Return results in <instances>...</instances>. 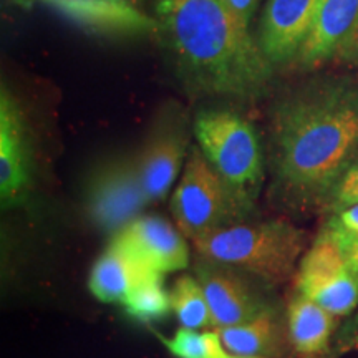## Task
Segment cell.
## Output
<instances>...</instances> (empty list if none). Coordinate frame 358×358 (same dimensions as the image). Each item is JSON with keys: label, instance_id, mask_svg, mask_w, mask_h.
I'll return each instance as SVG.
<instances>
[{"label": "cell", "instance_id": "obj_1", "mask_svg": "<svg viewBox=\"0 0 358 358\" xmlns=\"http://www.w3.org/2000/svg\"><path fill=\"white\" fill-rule=\"evenodd\" d=\"M358 158V92L340 83L308 87L275 103L271 166L285 199L329 201Z\"/></svg>", "mask_w": 358, "mask_h": 358}, {"label": "cell", "instance_id": "obj_2", "mask_svg": "<svg viewBox=\"0 0 358 358\" xmlns=\"http://www.w3.org/2000/svg\"><path fill=\"white\" fill-rule=\"evenodd\" d=\"M158 32L196 95L261 96L272 64L226 0H155Z\"/></svg>", "mask_w": 358, "mask_h": 358}, {"label": "cell", "instance_id": "obj_3", "mask_svg": "<svg viewBox=\"0 0 358 358\" xmlns=\"http://www.w3.org/2000/svg\"><path fill=\"white\" fill-rule=\"evenodd\" d=\"M192 245L199 257L280 284L302 259L306 234L285 221H244L199 237Z\"/></svg>", "mask_w": 358, "mask_h": 358}, {"label": "cell", "instance_id": "obj_4", "mask_svg": "<svg viewBox=\"0 0 358 358\" xmlns=\"http://www.w3.org/2000/svg\"><path fill=\"white\" fill-rule=\"evenodd\" d=\"M192 129L206 159L254 213L264 185V153L252 123L231 110H204Z\"/></svg>", "mask_w": 358, "mask_h": 358}, {"label": "cell", "instance_id": "obj_5", "mask_svg": "<svg viewBox=\"0 0 358 358\" xmlns=\"http://www.w3.org/2000/svg\"><path fill=\"white\" fill-rule=\"evenodd\" d=\"M171 214L186 239L196 241L252 216L211 166L199 146H192L171 196Z\"/></svg>", "mask_w": 358, "mask_h": 358}, {"label": "cell", "instance_id": "obj_6", "mask_svg": "<svg viewBox=\"0 0 358 358\" xmlns=\"http://www.w3.org/2000/svg\"><path fill=\"white\" fill-rule=\"evenodd\" d=\"M150 206L134 156L103 163L88 179L85 209L90 222L113 237Z\"/></svg>", "mask_w": 358, "mask_h": 358}, {"label": "cell", "instance_id": "obj_7", "mask_svg": "<svg viewBox=\"0 0 358 358\" xmlns=\"http://www.w3.org/2000/svg\"><path fill=\"white\" fill-rule=\"evenodd\" d=\"M295 284L299 294L335 317H345L358 306V274L324 229L299 262Z\"/></svg>", "mask_w": 358, "mask_h": 358}, {"label": "cell", "instance_id": "obj_8", "mask_svg": "<svg viewBox=\"0 0 358 358\" xmlns=\"http://www.w3.org/2000/svg\"><path fill=\"white\" fill-rule=\"evenodd\" d=\"M34 189V150L29 120L19 98L0 88V201L3 209L24 206Z\"/></svg>", "mask_w": 358, "mask_h": 358}, {"label": "cell", "instance_id": "obj_9", "mask_svg": "<svg viewBox=\"0 0 358 358\" xmlns=\"http://www.w3.org/2000/svg\"><path fill=\"white\" fill-rule=\"evenodd\" d=\"M194 275L211 310L213 329L243 324L271 307L256 284L248 279L249 274L239 268L199 257L194 264Z\"/></svg>", "mask_w": 358, "mask_h": 358}, {"label": "cell", "instance_id": "obj_10", "mask_svg": "<svg viewBox=\"0 0 358 358\" xmlns=\"http://www.w3.org/2000/svg\"><path fill=\"white\" fill-rule=\"evenodd\" d=\"M134 261L158 274L182 271L189 266V248L178 227L161 216L141 214L111 237Z\"/></svg>", "mask_w": 358, "mask_h": 358}, {"label": "cell", "instance_id": "obj_11", "mask_svg": "<svg viewBox=\"0 0 358 358\" xmlns=\"http://www.w3.org/2000/svg\"><path fill=\"white\" fill-rule=\"evenodd\" d=\"M322 0H267L259 22V47L272 65L294 62L310 32Z\"/></svg>", "mask_w": 358, "mask_h": 358}, {"label": "cell", "instance_id": "obj_12", "mask_svg": "<svg viewBox=\"0 0 358 358\" xmlns=\"http://www.w3.org/2000/svg\"><path fill=\"white\" fill-rule=\"evenodd\" d=\"M45 3L73 24L98 34L143 35L159 29L156 17L140 10L131 0H47Z\"/></svg>", "mask_w": 358, "mask_h": 358}, {"label": "cell", "instance_id": "obj_13", "mask_svg": "<svg viewBox=\"0 0 358 358\" xmlns=\"http://www.w3.org/2000/svg\"><path fill=\"white\" fill-rule=\"evenodd\" d=\"M187 140L182 131L155 134L136 156L138 173L148 203H159L176 185L187 159Z\"/></svg>", "mask_w": 358, "mask_h": 358}, {"label": "cell", "instance_id": "obj_14", "mask_svg": "<svg viewBox=\"0 0 358 358\" xmlns=\"http://www.w3.org/2000/svg\"><path fill=\"white\" fill-rule=\"evenodd\" d=\"M358 20V0H322L306 42L295 57L303 69L335 58Z\"/></svg>", "mask_w": 358, "mask_h": 358}, {"label": "cell", "instance_id": "obj_15", "mask_svg": "<svg viewBox=\"0 0 358 358\" xmlns=\"http://www.w3.org/2000/svg\"><path fill=\"white\" fill-rule=\"evenodd\" d=\"M153 272L134 261L115 241H110L108 248L92 267L88 289L96 301L122 306L134 285Z\"/></svg>", "mask_w": 358, "mask_h": 358}, {"label": "cell", "instance_id": "obj_16", "mask_svg": "<svg viewBox=\"0 0 358 358\" xmlns=\"http://www.w3.org/2000/svg\"><path fill=\"white\" fill-rule=\"evenodd\" d=\"M214 330L221 337L224 348L236 357L280 358L287 337L279 315L272 307L243 324Z\"/></svg>", "mask_w": 358, "mask_h": 358}, {"label": "cell", "instance_id": "obj_17", "mask_svg": "<svg viewBox=\"0 0 358 358\" xmlns=\"http://www.w3.org/2000/svg\"><path fill=\"white\" fill-rule=\"evenodd\" d=\"M337 317L297 292L287 306V340L302 357H315L329 345Z\"/></svg>", "mask_w": 358, "mask_h": 358}, {"label": "cell", "instance_id": "obj_18", "mask_svg": "<svg viewBox=\"0 0 358 358\" xmlns=\"http://www.w3.org/2000/svg\"><path fill=\"white\" fill-rule=\"evenodd\" d=\"M169 299H171V310L181 327L192 330L213 327L211 310L196 275L178 277L169 292Z\"/></svg>", "mask_w": 358, "mask_h": 358}, {"label": "cell", "instance_id": "obj_19", "mask_svg": "<svg viewBox=\"0 0 358 358\" xmlns=\"http://www.w3.org/2000/svg\"><path fill=\"white\" fill-rule=\"evenodd\" d=\"M122 307L140 322L161 320L171 312V299L164 289V275L153 272L146 275L124 299Z\"/></svg>", "mask_w": 358, "mask_h": 358}, {"label": "cell", "instance_id": "obj_20", "mask_svg": "<svg viewBox=\"0 0 358 358\" xmlns=\"http://www.w3.org/2000/svg\"><path fill=\"white\" fill-rule=\"evenodd\" d=\"M161 342L176 358H231L216 330H199L181 327L171 338L161 337Z\"/></svg>", "mask_w": 358, "mask_h": 358}, {"label": "cell", "instance_id": "obj_21", "mask_svg": "<svg viewBox=\"0 0 358 358\" xmlns=\"http://www.w3.org/2000/svg\"><path fill=\"white\" fill-rule=\"evenodd\" d=\"M334 211L347 208V206L358 204V158L348 166L342 178L338 179L337 186L332 191L329 199Z\"/></svg>", "mask_w": 358, "mask_h": 358}, {"label": "cell", "instance_id": "obj_22", "mask_svg": "<svg viewBox=\"0 0 358 358\" xmlns=\"http://www.w3.org/2000/svg\"><path fill=\"white\" fill-rule=\"evenodd\" d=\"M324 231L334 237H358V204L334 211Z\"/></svg>", "mask_w": 358, "mask_h": 358}, {"label": "cell", "instance_id": "obj_23", "mask_svg": "<svg viewBox=\"0 0 358 358\" xmlns=\"http://www.w3.org/2000/svg\"><path fill=\"white\" fill-rule=\"evenodd\" d=\"M226 2L227 6L231 7V10L234 12L237 20H239L245 29H249L250 20L256 15L259 3H261L262 0H226Z\"/></svg>", "mask_w": 358, "mask_h": 358}, {"label": "cell", "instance_id": "obj_24", "mask_svg": "<svg viewBox=\"0 0 358 358\" xmlns=\"http://www.w3.org/2000/svg\"><path fill=\"white\" fill-rule=\"evenodd\" d=\"M327 234H329V232H327ZM330 237L337 243L340 250H342V254L345 256L347 262L350 264L353 271L358 274V237H334V236Z\"/></svg>", "mask_w": 358, "mask_h": 358}, {"label": "cell", "instance_id": "obj_25", "mask_svg": "<svg viewBox=\"0 0 358 358\" xmlns=\"http://www.w3.org/2000/svg\"><path fill=\"white\" fill-rule=\"evenodd\" d=\"M335 58L343 62H350V64H358V20L357 25L353 27L352 34L348 35V38L345 40V43L340 47V50L337 52Z\"/></svg>", "mask_w": 358, "mask_h": 358}, {"label": "cell", "instance_id": "obj_26", "mask_svg": "<svg viewBox=\"0 0 358 358\" xmlns=\"http://www.w3.org/2000/svg\"><path fill=\"white\" fill-rule=\"evenodd\" d=\"M231 358H266V357H236V355H231Z\"/></svg>", "mask_w": 358, "mask_h": 358}, {"label": "cell", "instance_id": "obj_27", "mask_svg": "<svg viewBox=\"0 0 358 358\" xmlns=\"http://www.w3.org/2000/svg\"><path fill=\"white\" fill-rule=\"evenodd\" d=\"M20 2H34V0H20ZM40 2H47V0H40Z\"/></svg>", "mask_w": 358, "mask_h": 358}]
</instances>
